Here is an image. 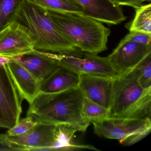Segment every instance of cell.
I'll use <instances>...</instances> for the list:
<instances>
[{
	"label": "cell",
	"mask_w": 151,
	"mask_h": 151,
	"mask_svg": "<svg viewBox=\"0 0 151 151\" xmlns=\"http://www.w3.org/2000/svg\"><path fill=\"white\" fill-rule=\"evenodd\" d=\"M84 99L78 86L57 93H40L30 104L27 116L37 123L65 124L84 132L91 122L82 115Z\"/></svg>",
	"instance_id": "6da1fadb"
},
{
	"label": "cell",
	"mask_w": 151,
	"mask_h": 151,
	"mask_svg": "<svg viewBox=\"0 0 151 151\" xmlns=\"http://www.w3.org/2000/svg\"><path fill=\"white\" fill-rule=\"evenodd\" d=\"M27 27L34 35L35 49L81 57L83 52L77 48L58 29L47 11L21 0L10 21Z\"/></svg>",
	"instance_id": "7a4b0ae2"
},
{
	"label": "cell",
	"mask_w": 151,
	"mask_h": 151,
	"mask_svg": "<svg viewBox=\"0 0 151 151\" xmlns=\"http://www.w3.org/2000/svg\"><path fill=\"white\" fill-rule=\"evenodd\" d=\"M47 11L58 29L80 51L98 54L107 49L110 30L102 23L82 14Z\"/></svg>",
	"instance_id": "3957f363"
},
{
	"label": "cell",
	"mask_w": 151,
	"mask_h": 151,
	"mask_svg": "<svg viewBox=\"0 0 151 151\" xmlns=\"http://www.w3.org/2000/svg\"><path fill=\"white\" fill-rule=\"evenodd\" d=\"M151 109V88L126 75L114 78L110 117L150 118Z\"/></svg>",
	"instance_id": "277c9868"
},
{
	"label": "cell",
	"mask_w": 151,
	"mask_h": 151,
	"mask_svg": "<svg viewBox=\"0 0 151 151\" xmlns=\"http://www.w3.org/2000/svg\"><path fill=\"white\" fill-rule=\"evenodd\" d=\"M55 125L38 122L23 134L15 136L0 134V144L12 150H53Z\"/></svg>",
	"instance_id": "5b68a950"
},
{
	"label": "cell",
	"mask_w": 151,
	"mask_h": 151,
	"mask_svg": "<svg viewBox=\"0 0 151 151\" xmlns=\"http://www.w3.org/2000/svg\"><path fill=\"white\" fill-rule=\"evenodd\" d=\"M95 134L101 137L119 140L120 143L133 135L149 134L151 130V118L109 117L91 122Z\"/></svg>",
	"instance_id": "8992f818"
},
{
	"label": "cell",
	"mask_w": 151,
	"mask_h": 151,
	"mask_svg": "<svg viewBox=\"0 0 151 151\" xmlns=\"http://www.w3.org/2000/svg\"><path fill=\"white\" fill-rule=\"evenodd\" d=\"M52 55L60 67L78 75L86 74L112 78L118 76L107 57L86 52H84L81 57L52 52Z\"/></svg>",
	"instance_id": "52a82bcc"
},
{
	"label": "cell",
	"mask_w": 151,
	"mask_h": 151,
	"mask_svg": "<svg viewBox=\"0 0 151 151\" xmlns=\"http://www.w3.org/2000/svg\"><path fill=\"white\" fill-rule=\"evenodd\" d=\"M22 101L6 65L0 66V127L10 129L17 123Z\"/></svg>",
	"instance_id": "ba28073f"
},
{
	"label": "cell",
	"mask_w": 151,
	"mask_h": 151,
	"mask_svg": "<svg viewBox=\"0 0 151 151\" xmlns=\"http://www.w3.org/2000/svg\"><path fill=\"white\" fill-rule=\"evenodd\" d=\"M35 46L34 35L18 22L9 21L0 31V56H21L34 50Z\"/></svg>",
	"instance_id": "9c48e42d"
},
{
	"label": "cell",
	"mask_w": 151,
	"mask_h": 151,
	"mask_svg": "<svg viewBox=\"0 0 151 151\" xmlns=\"http://www.w3.org/2000/svg\"><path fill=\"white\" fill-rule=\"evenodd\" d=\"M150 54L151 45L135 43L124 37L107 57L120 76L131 70Z\"/></svg>",
	"instance_id": "30bf717a"
},
{
	"label": "cell",
	"mask_w": 151,
	"mask_h": 151,
	"mask_svg": "<svg viewBox=\"0 0 151 151\" xmlns=\"http://www.w3.org/2000/svg\"><path fill=\"white\" fill-rule=\"evenodd\" d=\"M79 7L83 15L107 24H120L127 19L122 9L110 0H68Z\"/></svg>",
	"instance_id": "8fae6325"
},
{
	"label": "cell",
	"mask_w": 151,
	"mask_h": 151,
	"mask_svg": "<svg viewBox=\"0 0 151 151\" xmlns=\"http://www.w3.org/2000/svg\"><path fill=\"white\" fill-rule=\"evenodd\" d=\"M78 76V87L84 98L110 109L114 78L86 74Z\"/></svg>",
	"instance_id": "7c38bea8"
},
{
	"label": "cell",
	"mask_w": 151,
	"mask_h": 151,
	"mask_svg": "<svg viewBox=\"0 0 151 151\" xmlns=\"http://www.w3.org/2000/svg\"><path fill=\"white\" fill-rule=\"evenodd\" d=\"M41 83L60 66L52 52L34 49L30 52L13 58Z\"/></svg>",
	"instance_id": "4fadbf2b"
},
{
	"label": "cell",
	"mask_w": 151,
	"mask_h": 151,
	"mask_svg": "<svg viewBox=\"0 0 151 151\" xmlns=\"http://www.w3.org/2000/svg\"><path fill=\"white\" fill-rule=\"evenodd\" d=\"M21 99L31 104L40 93V83L22 65L12 58L6 64Z\"/></svg>",
	"instance_id": "5bb4252c"
},
{
	"label": "cell",
	"mask_w": 151,
	"mask_h": 151,
	"mask_svg": "<svg viewBox=\"0 0 151 151\" xmlns=\"http://www.w3.org/2000/svg\"><path fill=\"white\" fill-rule=\"evenodd\" d=\"M79 76L65 68L59 67L40 83V93H54L78 86Z\"/></svg>",
	"instance_id": "9a60e30c"
},
{
	"label": "cell",
	"mask_w": 151,
	"mask_h": 151,
	"mask_svg": "<svg viewBox=\"0 0 151 151\" xmlns=\"http://www.w3.org/2000/svg\"><path fill=\"white\" fill-rule=\"evenodd\" d=\"M78 130L71 125L65 124H56L54 131L55 145L53 150L75 151L83 149L99 150L90 145H78L71 142Z\"/></svg>",
	"instance_id": "2e32d148"
},
{
	"label": "cell",
	"mask_w": 151,
	"mask_h": 151,
	"mask_svg": "<svg viewBox=\"0 0 151 151\" xmlns=\"http://www.w3.org/2000/svg\"><path fill=\"white\" fill-rule=\"evenodd\" d=\"M35 6L47 11L83 14L82 9L68 0H27Z\"/></svg>",
	"instance_id": "e0dca14e"
},
{
	"label": "cell",
	"mask_w": 151,
	"mask_h": 151,
	"mask_svg": "<svg viewBox=\"0 0 151 151\" xmlns=\"http://www.w3.org/2000/svg\"><path fill=\"white\" fill-rule=\"evenodd\" d=\"M135 11V17L127 27L128 29L151 34V4L142 5Z\"/></svg>",
	"instance_id": "ac0fdd59"
},
{
	"label": "cell",
	"mask_w": 151,
	"mask_h": 151,
	"mask_svg": "<svg viewBox=\"0 0 151 151\" xmlns=\"http://www.w3.org/2000/svg\"><path fill=\"white\" fill-rule=\"evenodd\" d=\"M122 75L136 79L144 88H151V54L131 70Z\"/></svg>",
	"instance_id": "d6986e66"
},
{
	"label": "cell",
	"mask_w": 151,
	"mask_h": 151,
	"mask_svg": "<svg viewBox=\"0 0 151 151\" xmlns=\"http://www.w3.org/2000/svg\"><path fill=\"white\" fill-rule=\"evenodd\" d=\"M82 115L91 122L110 117V109L84 98Z\"/></svg>",
	"instance_id": "ffe728a7"
},
{
	"label": "cell",
	"mask_w": 151,
	"mask_h": 151,
	"mask_svg": "<svg viewBox=\"0 0 151 151\" xmlns=\"http://www.w3.org/2000/svg\"><path fill=\"white\" fill-rule=\"evenodd\" d=\"M21 0H0V31L10 21Z\"/></svg>",
	"instance_id": "44dd1931"
},
{
	"label": "cell",
	"mask_w": 151,
	"mask_h": 151,
	"mask_svg": "<svg viewBox=\"0 0 151 151\" xmlns=\"http://www.w3.org/2000/svg\"><path fill=\"white\" fill-rule=\"evenodd\" d=\"M37 123L31 116H27L25 118L20 119L14 127L9 129L7 133L11 136L23 134L32 128Z\"/></svg>",
	"instance_id": "7402d4cb"
},
{
	"label": "cell",
	"mask_w": 151,
	"mask_h": 151,
	"mask_svg": "<svg viewBox=\"0 0 151 151\" xmlns=\"http://www.w3.org/2000/svg\"><path fill=\"white\" fill-rule=\"evenodd\" d=\"M124 37L130 41L144 45H151V34L139 31L130 32Z\"/></svg>",
	"instance_id": "603a6c76"
},
{
	"label": "cell",
	"mask_w": 151,
	"mask_h": 151,
	"mask_svg": "<svg viewBox=\"0 0 151 151\" xmlns=\"http://www.w3.org/2000/svg\"><path fill=\"white\" fill-rule=\"evenodd\" d=\"M111 1L118 6H124L132 7L135 9L143 5L142 0H110Z\"/></svg>",
	"instance_id": "cb8c5ba5"
},
{
	"label": "cell",
	"mask_w": 151,
	"mask_h": 151,
	"mask_svg": "<svg viewBox=\"0 0 151 151\" xmlns=\"http://www.w3.org/2000/svg\"><path fill=\"white\" fill-rule=\"evenodd\" d=\"M12 58L4 56H0V66L6 65L10 60Z\"/></svg>",
	"instance_id": "d4e9b609"
},
{
	"label": "cell",
	"mask_w": 151,
	"mask_h": 151,
	"mask_svg": "<svg viewBox=\"0 0 151 151\" xmlns=\"http://www.w3.org/2000/svg\"><path fill=\"white\" fill-rule=\"evenodd\" d=\"M143 1V2H144V1H149V2H150L151 1V0H142Z\"/></svg>",
	"instance_id": "484cf974"
}]
</instances>
